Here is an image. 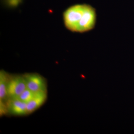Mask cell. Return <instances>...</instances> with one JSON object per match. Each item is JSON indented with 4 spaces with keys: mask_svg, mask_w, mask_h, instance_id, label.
Returning a JSON list of instances; mask_svg holds the SVG:
<instances>
[{
    "mask_svg": "<svg viewBox=\"0 0 134 134\" xmlns=\"http://www.w3.org/2000/svg\"><path fill=\"white\" fill-rule=\"evenodd\" d=\"M36 93V92H34L26 88L18 98L23 102L27 103L33 98Z\"/></svg>",
    "mask_w": 134,
    "mask_h": 134,
    "instance_id": "52a82bcc",
    "label": "cell"
},
{
    "mask_svg": "<svg viewBox=\"0 0 134 134\" xmlns=\"http://www.w3.org/2000/svg\"><path fill=\"white\" fill-rule=\"evenodd\" d=\"M47 98V92H36L34 97L27 103V115L30 114L39 108L46 102Z\"/></svg>",
    "mask_w": 134,
    "mask_h": 134,
    "instance_id": "5b68a950",
    "label": "cell"
},
{
    "mask_svg": "<svg viewBox=\"0 0 134 134\" xmlns=\"http://www.w3.org/2000/svg\"><path fill=\"white\" fill-rule=\"evenodd\" d=\"M26 88V81L23 75H10L7 89L8 99L18 98Z\"/></svg>",
    "mask_w": 134,
    "mask_h": 134,
    "instance_id": "7a4b0ae2",
    "label": "cell"
},
{
    "mask_svg": "<svg viewBox=\"0 0 134 134\" xmlns=\"http://www.w3.org/2000/svg\"><path fill=\"white\" fill-rule=\"evenodd\" d=\"M8 113L16 116L27 115V103H24L18 98H9L6 102Z\"/></svg>",
    "mask_w": 134,
    "mask_h": 134,
    "instance_id": "277c9868",
    "label": "cell"
},
{
    "mask_svg": "<svg viewBox=\"0 0 134 134\" xmlns=\"http://www.w3.org/2000/svg\"><path fill=\"white\" fill-rule=\"evenodd\" d=\"M8 113L7 107L6 102L0 101V114L1 115H4Z\"/></svg>",
    "mask_w": 134,
    "mask_h": 134,
    "instance_id": "ba28073f",
    "label": "cell"
},
{
    "mask_svg": "<svg viewBox=\"0 0 134 134\" xmlns=\"http://www.w3.org/2000/svg\"><path fill=\"white\" fill-rule=\"evenodd\" d=\"M96 9L88 4H76L64 12L63 17L65 26L73 32L84 33L95 28L97 21Z\"/></svg>",
    "mask_w": 134,
    "mask_h": 134,
    "instance_id": "6da1fadb",
    "label": "cell"
},
{
    "mask_svg": "<svg viewBox=\"0 0 134 134\" xmlns=\"http://www.w3.org/2000/svg\"><path fill=\"white\" fill-rule=\"evenodd\" d=\"M23 75L27 89L34 92H47V82L42 76L36 73H27Z\"/></svg>",
    "mask_w": 134,
    "mask_h": 134,
    "instance_id": "3957f363",
    "label": "cell"
},
{
    "mask_svg": "<svg viewBox=\"0 0 134 134\" xmlns=\"http://www.w3.org/2000/svg\"><path fill=\"white\" fill-rule=\"evenodd\" d=\"M10 76L4 70L0 71V101L6 102L8 99L7 89Z\"/></svg>",
    "mask_w": 134,
    "mask_h": 134,
    "instance_id": "8992f818",
    "label": "cell"
}]
</instances>
